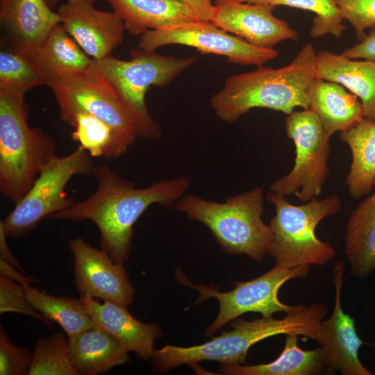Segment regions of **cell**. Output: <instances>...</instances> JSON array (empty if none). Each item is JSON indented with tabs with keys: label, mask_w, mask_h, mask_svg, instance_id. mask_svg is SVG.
Masks as SVG:
<instances>
[{
	"label": "cell",
	"mask_w": 375,
	"mask_h": 375,
	"mask_svg": "<svg viewBox=\"0 0 375 375\" xmlns=\"http://www.w3.org/2000/svg\"><path fill=\"white\" fill-rule=\"evenodd\" d=\"M317 53L307 44L292 61L281 68L258 66L254 71L228 77L210 99V106L222 121L233 123L255 108L289 115L296 107L309 109L307 93L315 78Z\"/></svg>",
	"instance_id": "obj_2"
},
{
	"label": "cell",
	"mask_w": 375,
	"mask_h": 375,
	"mask_svg": "<svg viewBox=\"0 0 375 375\" xmlns=\"http://www.w3.org/2000/svg\"><path fill=\"white\" fill-rule=\"evenodd\" d=\"M7 235L4 231L2 224L0 223V259H2L10 265L18 268L24 272V269L19 264V261L15 257L10 250L7 244Z\"/></svg>",
	"instance_id": "obj_38"
},
{
	"label": "cell",
	"mask_w": 375,
	"mask_h": 375,
	"mask_svg": "<svg viewBox=\"0 0 375 375\" xmlns=\"http://www.w3.org/2000/svg\"><path fill=\"white\" fill-rule=\"evenodd\" d=\"M0 272L1 274L11 278L22 285L24 283L31 284L34 282L33 278L24 274V272L10 265L2 259H0Z\"/></svg>",
	"instance_id": "obj_37"
},
{
	"label": "cell",
	"mask_w": 375,
	"mask_h": 375,
	"mask_svg": "<svg viewBox=\"0 0 375 375\" xmlns=\"http://www.w3.org/2000/svg\"><path fill=\"white\" fill-rule=\"evenodd\" d=\"M5 312L26 315L47 325L51 322L30 304L21 283L1 274L0 313Z\"/></svg>",
	"instance_id": "obj_32"
},
{
	"label": "cell",
	"mask_w": 375,
	"mask_h": 375,
	"mask_svg": "<svg viewBox=\"0 0 375 375\" xmlns=\"http://www.w3.org/2000/svg\"><path fill=\"white\" fill-rule=\"evenodd\" d=\"M67 337L71 362L78 375H97L129 361L118 341L94 326Z\"/></svg>",
	"instance_id": "obj_23"
},
{
	"label": "cell",
	"mask_w": 375,
	"mask_h": 375,
	"mask_svg": "<svg viewBox=\"0 0 375 375\" xmlns=\"http://www.w3.org/2000/svg\"><path fill=\"white\" fill-rule=\"evenodd\" d=\"M28 375H78L69 353L67 337L56 333L39 338L33 351Z\"/></svg>",
	"instance_id": "obj_30"
},
{
	"label": "cell",
	"mask_w": 375,
	"mask_h": 375,
	"mask_svg": "<svg viewBox=\"0 0 375 375\" xmlns=\"http://www.w3.org/2000/svg\"><path fill=\"white\" fill-rule=\"evenodd\" d=\"M214 6L211 22L253 45L272 49L283 40H298V33L274 15V6L235 0H216Z\"/></svg>",
	"instance_id": "obj_16"
},
{
	"label": "cell",
	"mask_w": 375,
	"mask_h": 375,
	"mask_svg": "<svg viewBox=\"0 0 375 375\" xmlns=\"http://www.w3.org/2000/svg\"><path fill=\"white\" fill-rule=\"evenodd\" d=\"M343 19L349 22L361 40L365 31L375 26V0H334Z\"/></svg>",
	"instance_id": "obj_34"
},
{
	"label": "cell",
	"mask_w": 375,
	"mask_h": 375,
	"mask_svg": "<svg viewBox=\"0 0 375 375\" xmlns=\"http://www.w3.org/2000/svg\"><path fill=\"white\" fill-rule=\"evenodd\" d=\"M264 4L286 6L314 12L315 17L310 30L312 38L327 34L340 38L347 28L334 0H265Z\"/></svg>",
	"instance_id": "obj_31"
},
{
	"label": "cell",
	"mask_w": 375,
	"mask_h": 375,
	"mask_svg": "<svg viewBox=\"0 0 375 375\" xmlns=\"http://www.w3.org/2000/svg\"><path fill=\"white\" fill-rule=\"evenodd\" d=\"M0 21L8 31L12 49L28 53L60 23L46 0H0Z\"/></svg>",
	"instance_id": "obj_18"
},
{
	"label": "cell",
	"mask_w": 375,
	"mask_h": 375,
	"mask_svg": "<svg viewBox=\"0 0 375 375\" xmlns=\"http://www.w3.org/2000/svg\"><path fill=\"white\" fill-rule=\"evenodd\" d=\"M298 335H285L284 348L278 357L269 363L243 366L224 364L221 371L232 375H313L321 372L326 364L319 349L303 350L298 346Z\"/></svg>",
	"instance_id": "obj_26"
},
{
	"label": "cell",
	"mask_w": 375,
	"mask_h": 375,
	"mask_svg": "<svg viewBox=\"0 0 375 375\" xmlns=\"http://www.w3.org/2000/svg\"><path fill=\"white\" fill-rule=\"evenodd\" d=\"M46 80L33 58L12 49L0 52V94L22 95Z\"/></svg>",
	"instance_id": "obj_29"
},
{
	"label": "cell",
	"mask_w": 375,
	"mask_h": 375,
	"mask_svg": "<svg viewBox=\"0 0 375 375\" xmlns=\"http://www.w3.org/2000/svg\"><path fill=\"white\" fill-rule=\"evenodd\" d=\"M351 274L362 278L375 270V193L352 211L344 235Z\"/></svg>",
	"instance_id": "obj_24"
},
{
	"label": "cell",
	"mask_w": 375,
	"mask_h": 375,
	"mask_svg": "<svg viewBox=\"0 0 375 375\" xmlns=\"http://www.w3.org/2000/svg\"><path fill=\"white\" fill-rule=\"evenodd\" d=\"M263 202V188L256 187L223 202L185 194L174 208L204 224L226 252L261 262L273 239L271 227L262 218Z\"/></svg>",
	"instance_id": "obj_3"
},
{
	"label": "cell",
	"mask_w": 375,
	"mask_h": 375,
	"mask_svg": "<svg viewBox=\"0 0 375 375\" xmlns=\"http://www.w3.org/2000/svg\"><path fill=\"white\" fill-rule=\"evenodd\" d=\"M112 11L134 35L149 30L203 20L181 0H107Z\"/></svg>",
	"instance_id": "obj_22"
},
{
	"label": "cell",
	"mask_w": 375,
	"mask_h": 375,
	"mask_svg": "<svg viewBox=\"0 0 375 375\" xmlns=\"http://www.w3.org/2000/svg\"><path fill=\"white\" fill-rule=\"evenodd\" d=\"M26 53L38 65L48 87L56 81L93 68L92 59L82 50L60 23L52 28L38 47Z\"/></svg>",
	"instance_id": "obj_20"
},
{
	"label": "cell",
	"mask_w": 375,
	"mask_h": 375,
	"mask_svg": "<svg viewBox=\"0 0 375 375\" xmlns=\"http://www.w3.org/2000/svg\"><path fill=\"white\" fill-rule=\"evenodd\" d=\"M33 352L13 344L2 326L0 329V374H28Z\"/></svg>",
	"instance_id": "obj_33"
},
{
	"label": "cell",
	"mask_w": 375,
	"mask_h": 375,
	"mask_svg": "<svg viewBox=\"0 0 375 375\" xmlns=\"http://www.w3.org/2000/svg\"><path fill=\"white\" fill-rule=\"evenodd\" d=\"M24 96L0 94V191L15 205L56 158L54 139L31 127Z\"/></svg>",
	"instance_id": "obj_4"
},
{
	"label": "cell",
	"mask_w": 375,
	"mask_h": 375,
	"mask_svg": "<svg viewBox=\"0 0 375 375\" xmlns=\"http://www.w3.org/2000/svg\"><path fill=\"white\" fill-rule=\"evenodd\" d=\"M231 326L233 330L224 331L202 344L189 347L166 345L155 350L151 358L154 370L166 372L181 365H194L204 360L226 365L245 364L250 347L267 338L288 333L312 337L316 319L309 308L303 307L287 313L281 319L272 317H262L253 321L236 319Z\"/></svg>",
	"instance_id": "obj_5"
},
{
	"label": "cell",
	"mask_w": 375,
	"mask_h": 375,
	"mask_svg": "<svg viewBox=\"0 0 375 375\" xmlns=\"http://www.w3.org/2000/svg\"><path fill=\"white\" fill-rule=\"evenodd\" d=\"M46 1L51 8L55 7L57 5L58 1V0H46Z\"/></svg>",
	"instance_id": "obj_40"
},
{
	"label": "cell",
	"mask_w": 375,
	"mask_h": 375,
	"mask_svg": "<svg viewBox=\"0 0 375 375\" xmlns=\"http://www.w3.org/2000/svg\"><path fill=\"white\" fill-rule=\"evenodd\" d=\"M344 269L343 261L337 262L333 269L334 308L331 317L322 322L319 349L328 374L338 371L343 375H372L358 358V350L364 342L357 333L355 320L342 308Z\"/></svg>",
	"instance_id": "obj_14"
},
{
	"label": "cell",
	"mask_w": 375,
	"mask_h": 375,
	"mask_svg": "<svg viewBox=\"0 0 375 375\" xmlns=\"http://www.w3.org/2000/svg\"><path fill=\"white\" fill-rule=\"evenodd\" d=\"M242 3L264 4L265 0H235Z\"/></svg>",
	"instance_id": "obj_39"
},
{
	"label": "cell",
	"mask_w": 375,
	"mask_h": 375,
	"mask_svg": "<svg viewBox=\"0 0 375 375\" xmlns=\"http://www.w3.org/2000/svg\"><path fill=\"white\" fill-rule=\"evenodd\" d=\"M130 56L128 60L111 55L92 59L93 69L117 93L135 121L138 137L158 139L161 128L149 112L145 94L151 86L169 85L194 62L196 57L164 56L140 48L131 51Z\"/></svg>",
	"instance_id": "obj_6"
},
{
	"label": "cell",
	"mask_w": 375,
	"mask_h": 375,
	"mask_svg": "<svg viewBox=\"0 0 375 375\" xmlns=\"http://www.w3.org/2000/svg\"><path fill=\"white\" fill-rule=\"evenodd\" d=\"M267 200L275 207L269 222L273 239L267 253L275 265L284 268L322 266L335 256V249L316 235L318 224L341 209L336 194L322 199H312L302 205H293L285 196L269 192Z\"/></svg>",
	"instance_id": "obj_7"
},
{
	"label": "cell",
	"mask_w": 375,
	"mask_h": 375,
	"mask_svg": "<svg viewBox=\"0 0 375 375\" xmlns=\"http://www.w3.org/2000/svg\"><path fill=\"white\" fill-rule=\"evenodd\" d=\"M22 285L30 304L51 322L58 324L67 336L94 327L80 299L50 295L28 283Z\"/></svg>",
	"instance_id": "obj_28"
},
{
	"label": "cell",
	"mask_w": 375,
	"mask_h": 375,
	"mask_svg": "<svg viewBox=\"0 0 375 375\" xmlns=\"http://www.w3.org/2000/svg\"><path fill=\"white\" fill-rule=\"evenodd\" d=\"M68 124L75 128L72 138L92 158H118L136 140L87 113H77Z\"/></svg>",
	"instance_id": "obj_27"
},
{
	"label": "cell",
	"mask_w": 375,
	"mask_h": 375,
	"mask_svg": "<svg viewBox=\"0 0 375 375\" xmlns=\"http://www.w3.org/2000/svg\"><path fill=\"white\" fill-rule=\"evenodd\" d=\"M350 59L362 58L375 63V26L358 44L347 48L342 53Z\"/></svg>",
	"instance_id": "obj_35"
},
{
	"label": "cell",
	"mask_w": 375,
	"mask_h": 375,
	"mask_svg": "<svg viewBox=\"0 0 375 375\" xmlns=\"http://www.w3.org/2000/svg\"><path fill=\"white\" fill-rule=\"evenodd\" d=\"M189 5L201 19L211 22L215 6L211 0H181Z\"/></svg>",
	"instance_id": "obj_36"
},
{
	"label": "cell",
	"mask_w": 375,
	"mask_h": 375,
	"mask_svg": "<svg viewBox=\"0 0 375 375\" xmlns=\"http://www.w3.org/2000/svg\"><path fill=\"white\" fill-rule=\"evenodd\" d=\"M310 266L284 268L275 265L267 272L249 281L232 283L235 288L222 292L214 287L195 285L182 273H177L180 283L199 292L197 301L215 297L219 303V310L214 322L207 328L205 335L210 336L224 324L246 312H259L262 317H271L276 312L290 313L300 309L303 305L290 306L278 299L281 287L288 281L308 276Z\"/></svg>",
	"instance_id": "obj_10"
},
{
	"label": "cell",
	"mask_w": 375,
	"mask_h": 375,
	"mask_svg": "<svg viewBox=\"0 0 375 375\" xmlns=\"http://www.w3.org/2000/svg\"><path fill=\"white\" fill-rule=\"evenodd\" d=\"M349 147L352 162L347 176L349 194L354 199L368 194L375 178V122L363 117L340 133Z\"/></svg>",
	"instance_id": "obj_25"
},
{
	"label": "cell",
	"mask_w": 375,
	"mask_h": 375,
	"mask_svg": "<svg viewBox=\"0 0 375 375\" xmlns=\"http://www.w3.org/2000/svg\"><path fill=\"white\" fill-rule=\"evenodd\" d=\"M92 157L81 147L72 153L57 156L40 172L26 195L1 221L8 237L19 238L34 229L49 215L70 207L75 201L65 192L75 175H92Z\"/></svg>",
	"instance_id": "obj_8"
},
{
	"label": "cell",
	"mask_w": 375,
	"mask_h": 375,
	"mask_svg": "<svg viewBox=\"0 0 375 375\" xmlns=\"http://www.w3.org/2000/svg\"><path fill=\"white\" fill-rule=\"evenodd\" d=\"M373 185L375 187V178H374V179Z\"/></svg>",
	"instance_id": "obj_41"
},
{
	"label": "cell",
	"mask_w": 375,
	"mask_h": 375,
	"mask_svg": "<svg viewBox=\"0 0 375 375\" xmlns=\"http://www.w3.org/2000/svg\"><path fill=\"white\" fill-rule=\"evenodd\" d=\"M95 0H67L56 12L66 32L92 59L111 55L122 42L125 26L117 15L94 6Z\"/></svg>",
	"instance_id": "obj_15"
},
{
	"label": "cell",
	"mask_w": 375,
	"mask_h": 375,
	"mask_svg": "<svg viewBox=\"0 0 375 375\" xmlns=\"http://www.w3.org/2000/svg\"><path fill=\"white\" fill-rule=\"evenodd\" d=\"M92 176L97 187L92 194L47 218L92 222L100 232L101 248L123 264L128 259L133 225L140 217L153 204L174 208L190 185V178L182 176L136 188L106 165L95 166Z\"/></svg>",
	"instance_id": "obj_1"
},
{
	"label": "cell",
	"mask_w": 375,
	"mask_h": 375,
	"mask_svg": "<svg viewBox=\"0 0 375 375\" xmlns=\"http://www.w3.org/2000/svg\"><path fill=\"white\" fill-rule=\"evenodd\" d=\"M285 128L295 145L294 164L288 174L270 185L269 192L284 196L294 194L300 201L308 202L322 193L328 175L330 136L310 109L290 114Z\"/></svg>",
	"instance_id": "obj_9"
},
{
	"label": "cell",
	"mask_w": 375,
	"mask_h": 375,
	"mask_svg": "<svg viewBox=\"0 0 375 375\" xmlns=\"http://www.w3.org/2000/svg\"><path fill=\"white\" fill-rule=\"evenodd\" d=\"M307 93L309 109L318 116L330 137L347 131L364 117L362 103L339 83L314 78Z\"/></svg>",
	"instance_id": "obj_21"
},
{
	"label": "cell",
	"mask_w": 375,
	"mask_h": 375,
	"mask_svg": "<svg viewBox=\"0 0 375 375\" xmlns=\"http://www.w3.org/2000/svg\"><path fill=\"white\" fill-rule=\"evenodd\" d=\"M49 87L65 122L69 123L77 113H87L132 138L138 137L131 114L113 88L93 68L56 81Z\"/></svg>",
	"instance_id": "obj_12"
},
{
	"label": "cell",
	"mask_w": 375,
	"mask_h": 375,
	"mask_svg": "<svg viewBox=\"0 0 375 375\" xmlns=\"http://www.w3.org/2000/svg\"><path fill=\"white\" fill-rule=\"evenodd\" d=\"M315 78L343 85L359 97L364 117L375 122V63L328 51L317 53Z\"/></svg>",
	"instance_id": "obj_19"
},
{
	"label": "cell",
	"mask_w": 375,
	"mask_h": 375,
	"mask_svg": "<svg viewBox=\"0 0 375 375\" xmlns=\"http://www.w3.org/2000/svg\"><path fill=\"white\" fill-rule=\"evenodd\" d=\"M168 44L185 45L197 49L201 53L225 56L229 62L257 67L275 58L278 53L273 48L253 45L205 20L149 30L141 35L138 47L155 51Z\"/></svg>",
	"instance_id": "obj_11"
},
{
	"label": "cell",
	"mask_w": 375,
	"mask_h": 375,
	"mask_svg": "<svg viewBox=\"0 0 375 375\" xmlns=\"http://www.w3.org/2000/svg\"><path fill=\"white\" fill-rule=\"evenodd\" d=\"M69 247L74 258V284L82 295L126 306L133 302L135 290L123 263L81 238L71 240Z\"/></svg>",
	"instance_id": "obj_13"
},
{
	"label": "cell",
	"mask_w": 375,
	"mask_h": 375,
	"mask_svg": "<svg viewBox=\"0 0 375 375\" xmlns=\"http://www.w3.org/2000/svg\"><path fill=\"white\" fill-rule=\"evenodd\" d=\"M80 299L94 326L112 335L128 353L135 352L144 360L151 358L155 341L162 335L157 324L139 321L122 304L110 301L100 303L82 294Z\"/></svg>",
	"instance_id": "obj_17"
}]
</instances>
